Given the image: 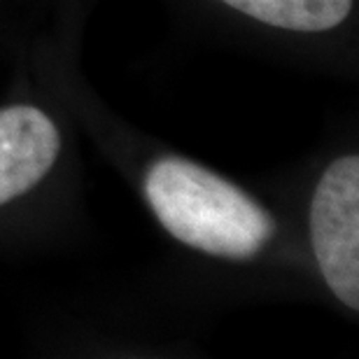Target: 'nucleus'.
<instances>
[{
  "instance_id": "4",
  "label": "nucleus",
  "mask_w": 359,
  "mask_h": 359,
  "mask_svg": "<svg viewBox=\"0 0 359 359\" xmlns=\"http://www.w3.org/2000/svg\"><path fill=\"white\" fill-rule=\"evenodd\" d=\"M262 24L299 33L332 31L348 19L353 0H222Z\"/></svg>"
},
{
  "instance_id": "2",
  "label": "nucleus",
  "mask_w": 359,
  "mask_h": 359,
  "mask_svg": "<svg viewBox=\"0 0 359 359\" xmlns=\"http://www.w3.org/2000/svg\"><path fill=\"white\" fill-rule=\"evenodd\" d=\"M311 238L318 266L332 294L359 311V159L332 161L311 203Z\"/></svg>"
},
{
  "instance_id": "3",
  "label": "nucleus",
  "mask_w": 359,
  "mask_h": 359,
  "mask_svg": "<svg viewBox=\"0 0 359 359\" xmlns=\"http://www.w3.org/2000/svg\"><path fill=\"white\" fill-rule=\"evenodd\" d=\"M61 149L59 128L33 105L0 110V205L24 196L52 170Z\"/></svg>"
},
{
  "instance_id": "1",
  "label": "nucleus",
  "mask_w": 359,
  "mask_h": 359,
  "mask_svg": "<svg viewBox=\"0 0 359 359\" xmlns=\"http://www.w3.org/2000/svg\"><path fill=\"white\" fill-rule=\"evenodd\" d=\"M145 194L161 226L205 255L252 259L276 233V222L255 198L180 156L152 163Z\"/></svg>"
}]
</instances>
